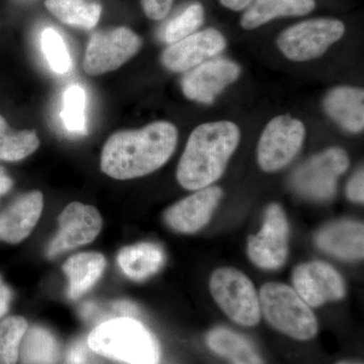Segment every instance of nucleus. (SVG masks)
<instances>
[{
  "label": "nucleus",
  "instance_id": "obj_18",
  "mask_svg": "<svg viewBox=\"0 0 364 364\" xmlns=\"http://www.w3.org/2000/svg\"><path fill=\"white\" fill-rule=\"evenodd\" d=\"M325 111L345 130L359 133L364 127V92L355 87H337L328 93Z\"/></svg>",
  "mask_w": 364,
  "mask_h": 364
},
{
  "label": "nucleus",
  "instance_id": "obj_32",
  "mask_svg": "<svg viewBox=\"0 0 364 364\" xmlns=\"http://www.w3.org/2000/svg\"><path fill=\"white\" fill-rule=\"evenodd\" d=\"M174 0H142L144 11L151 20L159 21L169 14Z\"/></svg>",
  "mask_w": 364,
  "mask_h": 364
},
{
  "label": "nucleus",
  "instance_id": "obj_35",
  "mask_svg": "<svg viewBox=\"0 0 364 364\" xmlns=\"http://www.w3.org/2000/svg\"><path fill=\"white\" fill-rule=\"evenodd\" d=\"M220 1L227 9L239 11L247 7L252 0H220Z\"/></svg>",
  "mask_w": 364,
  "mask_h": 364
},
{
  "label": "nucleus",
  "instance_id": "obj_12",
  "mask_svg": "<svg viewBox=\"0 0 364 364\" xmlns=\"http://www.w3.org/2000/svg\"><path fill=\"white\" fill-rule=\"evenodd\" d=\"M294 291L306 305L318 306L339 301L345 296L344 280L336 270L322 261L301 263L294 269Z\"/></svg>",
  "mask_w": 364,
  "mask_h": 364
},
{
  "label": "nucleus",
  "instance_id": "obj_8",
  "mask_svg": "<svg viewBox=\"0 0 364 364\" xmlns=\"http://www.w3.org/2000/svg\"><path fill=\"white\" fill-rule=\"evenodd\" d=\"M345 26L333 18H315L296 23L280 33L277 46L289 60L309 61L322 56L343 37Z\"/></svg>",
  "mask_w": 364,
  "mask_h": 364
},
{
  "label": "nucleus",
  "instance_id": "obj_16",
  "mask_svg": "<svg viewBox=\"0 0 364 364\" xmlns=\"http://www.w3.org/2000/svg\"><path fill=\"white\" fill-rule=\"evenodd\" d=\"M44 208L39 191L21 196L0 214V241L18 244L25 240L37 226Z\"/></svg>",
  "mask_w": 364,
  "mask_h": 364
},
{
  "label": "nucleus",
  "instance_id": "obj_26",
  "mask_svg": "<svg viewBox=\"0 0 364 364\" xmlns=\"http://www.w3.org/2000/svg\"><path fill=\"white\" fill-rule=\"evenodd\" d=\"M86 93L85 88L79 85H71L67 87L63 95V109L60 117L66 130L76 135H86Z\"/></svg>",
  "mask_w": 364,
  "mask_h": 364
},
{
  "label": "nucleus",
  "instance_id": "obj_3",
  "mask_svg": "<svg viewBox=\"0 0 364 364\" xmlns=\"http://www.w3.org/2000/svg\"><path fill=\"white\" fill-rule=\"evenodd\" d=\"M86 340L91 350L102 358L127 364L159 363V344L138 318L107 321L95 326Z\"/></svg>",
  "mask_w": 364,
  "mask_h": 364
},
{
  "label": "nucleus",
  "instance_id": "obj_10",
  "mask_svg": "<svg viewBox=\"0 0 364 364\" xmlns=\"http://www.w3.org/2000/svg\"><path fill=\"white\" fill-rule=\"evenodd\" d=\"M247 253L262 269H279L289 255V223L284 208L272 203L267 208L260 231L248 238Z\"/></svg>",
  "mask_w": 364,
  "mask_h": 364
},
{
  "label": "nucleus",
  "instance_id": "obj_21",
  "mask_svg": "<svg viewBox=\"0 0 364 364\" xmlns=\"http://www.w3.org/2000/svg\"><path fill=\"white\" fill-rule=\"evenodd\" d=\"M105 267V256L97 252L78 253L69 258L63 265V272L69 279V298L77 299L92 289Z\"/></svg>",
  "mask_w": 364,
  "mask_h": 364
},
{
  "label": "nucleus",
  "instance_id": "obj_29",
  "mask_svg": "<svg viewBox=\"0 0 364 364\" xmlns=\"http://www.w3.org/2000/svg\"><path fill=\"white\" fill-rule=\"evenodd\" d=\"M79 313L86 322L92 323L97 326L112 318L122 317L136 318L140 315L138 306L128 301H117L107 305L87 301L80 306Z\"/></svg>",
  "mask_w": 364,
  "mask_h": 364
},
{
  "label": "nucleus",
  "instance_id": "obj_20",
  "mask_svg": "<svg viewBox=\"0 0 364 364\" xmlns=\"http://www.w3.org/2000/svg\"><path fill=\"white\" fill-rule=\"evenodd\" d=\"M117 263L129 279L142 282L161 269L165 255L157 244L143 242L122 249L117 254Z\"/></svg>",
  "mask_w": 364,
  "mask_h": 364
},
{
  "label": "nucleus",
  "instance_id": "obj_34",
  "mask_svg": "<svg viewBox=\"0 0 364 364\" xmlns=\"http://www.w3.org/2000/svg\"><path fill=\"white\" fill-rule=\"evenodd\" d=\"M11 299H13L11 289L4 284V280L0 277V318L4 317L9 311Z\"/></svg>",
  "mask_w": 364,
  "mask_h": 364
},
{
  "label": "nucleus",
  "instance_id": "obj_25",
  "mask_svg": "<svg viewBox=\"0 0 364 364\" xmlns=\"http://www.w3.org/2000/svg\"><path fill=\"white\" fill-rule=\"evenodd\" d=\"M40 146L35 131L16 132L9 128L6 119L0 114V160L16 162L32 155Z\"/></svg>",
  "mask_w": 364,
  "mask_h": 364
},
{
  "label": "nucleus",
  "instance_id": "obj_19",
  "mask_svg": "<svg viewBox=\"0 0 364 364\" xmlns=\"http://www.w3.org/2000/svg\"><path fill=\"white\" fill-rule=\"evenodd\" d=\"M210 351L231 364H264L255 345L240 333L225 327H215L205 336Z\"/></svg>",
  "mask_w": 364,
  "mask_h": 364
},
{
  "label": "nucleus",
  "instance_id": "obj_5",
  "mask_svg": "<svg viewBox=\"0 0 364 364\" xmlns=\"http://www.w3.org/2000/svg\"><path fill=\"white\" fill-rule=\"evenodd\" d=\"M210 291L223 312L237 324L253 327L260 322L259 296L243 272L218 268L210 277Z\"/></svg>",
  "mask_w": 364,
  "mask_h": 364
},
{
  "label": "nucleus",
  "instance_id": "obj_14",
  "mask_svg": "<svg viewBox=\"0 0 364 364\" xmlns=\"http://www.w3.org/2000/svg\"><path fill=\"white\" fill-rule=\"evenodd\" d=\"M227 42L215 28L193 33L164 50L163 65L173 72H186L224 51Z\"/></svg>",
  "mask_w": 364,
  "mask_h": 364
},
{
  "label": "nucleus",
  "instance_id": "obj_7",
  "mask_svg": "<svg viewBox=\"0 0 364 364\" xmlns=\"http://www.w3.org/2000/svg\"><path fill=\"white\" fill-rule=\"evenodd\" d=\"M142 45V39L126 26L98 31L88 42L83 69L91 76L117 70L133 58Z\"/></svg>",
  "mask_w": 364,
  "mask_h": 364
},
{
  "label": "nucleus",
  "instance_id": "obj_4",
  "mask_svg": "<svg viewBox=\"0 0 364 364\" xmlns=\"http://www.w3.org/2000/svg\"><path fill=\"white\" fill-rule=\"evenodd\" d=\"M261 314L268 324L291 338L306 341L318 334L317 318L294 289L267 282L259 293Z\"/></svg>",
  "mask_w": 364,
  "mask_h": 364
},
{
  "label": "nucleus",
  "instance_id": "obj_22",
  "mask_svg": "<svg viewBox=\"0 0 364 364\" xmlns=\"http://www.w3.org/2000/svg\"><path fill=\"white\" fill-rule=\"evenodd\" d=\"M314 0H254L241 18L242 28L254 30L284 16H299L315 9Z\"/></svg>",
  "mask_w": 364,
  "mask_h": 364
},
{
  "label": "nucleus",
  "instance_id": "obj_2",
  "mask_svg": "<svg viewBox=\"0 0 364 364\" xmlns=\"http://www.w3.org/2000/svg\"><path fill=\"white\" fill-rule=\"evenodd\" d=\"M240 131L231 122L200 124L189 136L177 167L179 184L188 191L208 188L224 173L238 147Z\"/></svg>",
  "mask_w": 364,
  "mask_h": 364
},
{
  "label": "nucleus",
  "instance_id": "obj_11",
  "mask_svg": "<svg viewBox=\"0 0 364 364\" xmlns=\"http://www.w3.org/2000/svg\"><path fill=\"white\" fill-rule=\"evenodd\" d=\"M58 233L48 247L50 258L87 245L102 231V219L97 208L79 202L69 203L58 218Z\"/></svg>",
  "mask_w": 364,
  "mask_h": 364
},
{
  "label": "nucleus",
  "instance_id": "obj_30",
  "mask_svg": "<svg viewBox=\"0 0 364 364\" xmlns=\"http://www.w3.org/2000/svg\"><path fill=\"white\" fill-rule=\"evenodd\" d=\"M43 54L55 73L66 74L70 71V53L63 37L55 28H46L41 36Z\"/></svg>",
  "mask_w": 364,
  "mask_h": 364
},
{
  "label": "nucleus",
  "instance_id": "obj_36",
  "mask_svg": "<svg viewBox=\"0 0 364 364\" xmlns=\"http://www.w3.org/2000/svg\"><path fill=\"white\" fill-rule=\"evenodd\" d=\"M6 188V171L2 167H0V196L4 195Z\"/></svg>",
  "mask_w": 364,
  "mask_h": 364
},
{
  "label": "nucleus",
  "instance_id": "obj_33",
  "mask_svg": "<svg viewBox=\"0 0 364 364\" xmlns=\"http://www.w3.org/2000/svg\"><path fill=\"white\" fill-rule=\"evenodd\" d=\"M363 169L360 168L354 174L353 177L347 184L346 193L347 198L354 203H363Z\"/></svg>",
  "mask_w": 364,
  "mask_h": 364
},
{
  "label": "nucleus",
  "instance_id": "obj_24",
  "mask_svg": "<svg viewBox=\"0 0 364 364\" xmlns=\"http://www.w3.org/2000/svg\"><path fill=\"white\" fill-rule=\"evenodd\" d=\"M48 11L66 25L92 30L102 16V6L86 0H46Z\"/></svg>",
  "mask_w": 364,
  "mask_h": 364
},
{
  "label": "nucleus",
  "instance_id": "obj_31",
  "mask_svg": "<svg viewBox=\"0 0 364 364\" xmlns=\"http://www.w3.org/2000/svg\"><path fill=\"white\" fill-rule=\"evenodd\" d=\"M97 356L88 346L87 340H77L67 350L66 364H97Z\"/></svg>",
  "mask_w": 364,
  "mask_h": 364
},
{
  "label": "nucleus",
  "instance_id": "obj_1",
  "mask_svg": "<svg viewBox=\"0 0 364 364\" xmlns=\"http://www.w3.org/2000/svg\"><path fill=\"white\" fill-rule=\"evenodd\" d=\"M177 139L176 128L168 122H156L140 130L117 132L105 144L100 168L117 181L148 176L168 161Z\"/></svg>",
  "mask_w": 364,
  "mask_h": 364
},
{
  "label": "nucleus",
  "instance_id": "obj_23",
  "mask_svg": "<svg viewBox=\"0 0 364 364\" xmlns=\"http://www.w3.org/2000/svg\"><path fill=\"white\" fill-rule=\"evenodd\" d=\"M21 364H57L60 359V346L49 330L40 326L26 330L21 340Z\"/></svg>",
  "mask_w": 364,
  "mask_h": 364
},
{
  "label": "nucleus",
  "instance_id": "obj_13",
  "mask_svg": "<svg viewBox=\"0 0 364 364\" xmlns=\"http://www.w3.org/2000/svg\"><path fill=\"white\" fill-rule=\"evenodd\" d=\"M240 75V67L227 59L203 62L191 69L181 80L182 91L188 100L212 104L228 85Z\"/></svg>",
  "mask_w": 364,
  "mask_h": 364
},
{
  "label": "nucleus",
  "instance_id": "obj_28",
  "mask_svg": "<svg viewBox=\"0 0 364 364\" xmlns=\"http://www.w3.org/2000/svg\"><path fill=\"white\" fill-rule=\"evenodd\" d=\"M28 330V322L20 316H13L0 322V364H16L21 340Z\"/></svg>",
  "mask_w": 364,
  "mask_h": 364
},
{
  "label": "nucleus",
  "instance_id": "obj_37",
  "mask_svg": "<svg viewBox=\"0 0 364 364\" xmlns=\"http://www.w3.org/2000/svg\"><path fill=\"white\" fill-rule=\"evenodd\" d=\"M336 364H363L361 363H356V361H352V360H342L339 361L338 363Z\"/></svg>",
  "mask_w": 364,
  "mask_h": 364
},
{
  "label": "nucleus",
  "instance_id": "obj_6",
  "mask_svg": "<svg viewBox=\"0 0 364 364\" xmlns=\"http://www.w3.org/2000/svg\"><path fill=\"white\" fill-rule=\"evenodd\" d=\"M348 167L346 152L341 148H329L310 158L294 172L291 186L306 198L329 200L336 193L337 181Z\"/></svg>",
  "mask_w": 364,
  "mask_h": 364
},
{
  "label": "nucleus",
  "instance_id": "obj_17",
  "mask_svg": "<svg viewBox=\"0 0 364 364\" xmlns=\"http://www.w3.org/2000/svg\"><path fill=\"white\" fill-rule=\"evenodd\" d=\"M364 228L363 223L338 221L318 230L316 244L326 253L345 260L363 258Z\"/></svg>",
  "mask_w": 364,
  "mask_h": 364
},
{
  "label": "nucleus",
  "instance_id": "obj_27",
  "mask_svg": "<svg viewBox=\"0 0 364 364\" xmlns=\"http://www.w3.org/2000/svg\"><path fill=\"white\" fill-rule=\"evenodd\" d=\"M205 11L198 2L191 4L163 28L160 38L163 42L172 45L193 33L203 25Z\"/></svg>",
  "mask_w": 364,
  "mask_h": 364
},
{
  "label": "nucleus",
  "instance_id": "obj_15",
  "mask_svg": "<svg viewBox=\"0 0 364 364\" xmlns=\"http://www.w3.org/2000/svg\"><path fill=\"white\" fill-rule=\"evenodd\" d=\"M222 196V189L218 186L198 189L193 195L167 208L165 222L179 233H195L210 222Z\"/></svg>",
  "mask_w": 364,
  "mask_h": 364
},
{
  "label": "nucleus",
  "instance_id": "obj_9",
  "mask_svg": "<svg viewBox=\"0 0 364 364\" xmlns=\"http://www.w3.org/2000/svg\"><path fill=\"white\" fill-rule=\"evenodd\" d=\"M306 129L289 116L274 117L268 123L258 144V163L263 171L275 172L296 157L305 140Z\"/></svg>",
  "mask_w": 364,
  "mask_h": 364
}]
</instances>
